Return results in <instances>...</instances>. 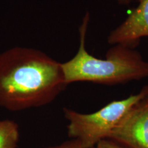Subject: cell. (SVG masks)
I'll use <instances>...</instances> for the list:
<instances>
[{"label":"cell","mask_w":148,"mask_h":148,"mask_svg":"<svg viewBox=\"0 0 148 148\" xmlns=\"http://www.w3.org/2000/svg\"><path fill=\"white\" fill-rule=\"evenodd\" d=\"M66 84L61 63L32 48L16 47L0 54V106L20 111L45 106Z\"/></svg>","instance_id":"1"},{"label":"cell","mask_w":148,"mask_h":148,"mask_svg":"<svg viewBox=\"0 0 148 148\" xmlns=\"http://www.w3.org/2000/svg\"><path fill=\"white\" fill-rule=\"evenodd\" d=\"M89 20L87 12L79 27L78 51L71 60L61 63L66 84L89 82L114 85L148 77V62L134 49L117 44L108 49L105 58L90 55L85 47Z\"/></svg>","instance_id":"2"},{"label":"cell","mask_w":148,"mask_h":148,"mask_svg":"<svg viewBox=\"0 0 148 148\" xmlns=\"http://www.w3.org/2000/svg\"><path fill=\"white\" fill-rule=\"evenodd\" d=\"M148 95V86L136 94L121 100L111 101L95 112L84 114L64 108L68 135L82 146L94 148L101 140L108 138L135 104Z\"/></svg>","instance_id":"3"},{"label":"cell","mask_w":148,"mask_h":148,"mask_svg":"<svg viewBox=\"0 0 148 148\" xmlns=\"http://www.w3.org/2000/svg\"><path fill=\"white\" fill-rule=\"evenodd\" d=\"M108 138L125 148H148V95L134 105Z\"/></svg>","instance_id":"4"},{"label":"cell","mask_w":148,"mask_h":148,"mask_svg":"<svg viewBox=\"0 0 148 148\" xmlns=\"http://www.w3.org/2000/svg\"><path fill=\"white\" fill-rule=\"evenodd\" d=\"M138 5L132 9L126 18L112 30L107 41L110 45H123L134 49L140 38L148 36V0H140Z\"/></svg>","instance_id":"5"},{"label":"cell","mask_w":148,"mask_h":148,"mask_svg":"<svg viewBox=\"0 0 148 148\" xmlns=\"http://www.w3.org/2000/svg\"><path fill=\"white\" fill-rule=\"evenodd\" d=\"M19 129L12 120H0V148H17Z\"/></svg>","instance_id":"6"},{"label":"cell","mask_w":148,"mask_h":148,"mask_svg":"<svg viewBox=\"0 0 148 148\" xmlns=\"http://www.w3.org/2000/svg\"><path fill=\"white\" fill-rule=\"evenodd\" d=\"M47 148H87L82 146L78 141L76 140L72 139L69 141L64 142V143L60 144V145L53 146V147H49Z\"/></svg>","instance_id":"7"},{"label":"cell","mask_w":148,"mask_h":148,"mask_svg":"<svg viewBox=\"0 0 148 148\" xmlns=\"http://www.w3.org/2000/svg\"><path fill=\"white\" fill-rule=\"evenodd\" d=\"M95 148H125L118 144L113 140H102L96 145Z\"/></svg>","instance_id":"8"},{"label":"cell","mask_w":148,"mask_h":148,"mask_svg":"<svg viewBox=\"0 0 148 148\" xmlns=\"http://www.w3.org/2000/svg\"><path fill=\"white\" fill-rule=\"evenodd\" d=\"M138 1L140 0H138ZM117 2L119 5H129L131 2V0H117Z\"/></svg>","instance_id":"9"}]
</instances>
